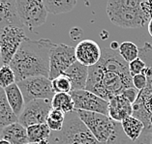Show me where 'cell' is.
<instances>
[{
    "instance_id": "obj_6",
    "label": "cell",
    "mask_w": 152,
    "mask_h": 144,
    "mask_svg": "<svg viewBox=\"0 0 152 144\" xmlns=\"http://www.w3.org/2000/svg\"><path fill=\"white\" fill-rule=\"evenodd\" d=\"M76 113L99 142L109 143L125 136L121 123L113 121L110 116L83 110H76Z\"/></svg>"
},
{
    "instance_id": "obj_15",
    "label": "cell",
    "mask_w": 152,
    "mask_h": 144,
    "mask_svg": "<svg viewBox=\"0 0 152 144\" xmlns=\"http://www.w3.org/2000/svg\"><path fill=\"white\" fill-rule=\"evenodd\" d=\"M133 115V105L121 94L109 101V116L113 121L121 123L125 118Z\"/></svg>"
},
{
    "instance_id": "obj_31",
    "label": "cell",
    "mask_w": 152,
    "mask_h": 144,
    "mask_svg": "<svg viewBox=\"0 0 152 144\" xmlns=\"http://www.w3.org/2000/svg\"><path fill=\"white\" fill-rule=\"evenodd\" d=\"M81 34H83V32H81V29L77 28V27H74V28L71 29V31H70V36L72 37L73 40H77Z\"/></svg>"
},
{
    "instance_id": "obj_28",
    "label": "cell",
    "mask_w": 152,
    "mask_h": 144,
    "mask_svg": "<svg viewBox=\"0 0 152 144\" xmlns=\"http://www.w3.org/2000/svg\"><path fill=\"white\" fill-rule=\"evenodd\" d=\"M132 81H133V86H134L137 90L142 91L146 86V82H147L146 76L144 75V73L137 75L132 77Z\"/></svg>"
},
{
    "instance_id": "obj_8",
    "label": "cell",
    "mask_w": 152,
    "mask_h": 144,
    "mask_svg": "<svg viewBox=\"0 0 152 144\" xmlns=\"http://www.w3.org/2000/svg\"><path fill=\"white\" fill-rule=\"evenodd\" d=\"M17 84L23 93L25 104L34 100L51 101L55 94L51 85V80L45 76L29 77Z\"/></svg>"
},
{
    "instance_id": "obj_26",
    "label": "cell",
    "mask_w": 152,
    "mask_h": 144,
    "mask_svg": "<svg viewBox=\"0 0 152 144\" xmlns=\"http://www.w3.org/2000/svg\"><path fill=\"white\" fill-rule=\"evenodd\" d=\"M15 83H17V81L13 70L9 65H3L0 69V87L5 89Z\"/></svg>"
},
{
    "instance_id": "obj_29",
    "label": "cell",
    "mask_w": 152,
    "mask_h": 144,
    "mask_svg": "<svg viewBox=\"0 0 152 144\" xmlns=\"http://www.w3.org/2000/svg\"><path fill=\"white\" fill-rule=\"evenodd\" d=\"M139 93H140V91L137 90L135 87H130V88H127V89H125L121 93V95L123 96L124 98L127 99L128 101L133 105L137 101V99H138Z\"/></svg>"
},
{
    "instance_id": "obj_35",
    "label": "cell",
    "mask_w": 152,
    "mask_h": 144,
    "mask_svg": "<svg viewBox=\"0 0 152 144\" xmlns=\"http://www.w3.org/2000/svg\"><path fill=\"white\" fill-rule=\"evenodd\" d=\"M0 144H11L10 142H8L7 140H5V139H0Z\"/></svg>"
},
{
    "instance_id": "obj_30",
    "label": "cell",
    "mask_w": 152,
    "mask_h": 144,
    "mask_svg": "<svg viewBox=\"0 0 152 144\" xmlns=\"http://www.w3.org/2000/svg\"><path fill=\"white\" fill-rule=\"evenodd\" d=\"M134 144H151L150 143V135L148 134H142V135L137 140Z\"/></svg>"
},
{
    "instance_id": "obj_27",
    "label": "cell",
    "mask_w": 152,
    "mask_h": 144,
    "mask_svg": "<svg viewBox=\"0 0 152 144\" xmlns=\"http://www.w3.org/2000/svg\"><path fill=\"white\" fill-rule=\"evenodd\" d=\"M145 69H146L145 63H144L140 57L137 58L136 60L132 61L131 63H129V72L132 77L137 75L143 73L144 71H145Z\"/></svg>"
},
{
    "instance_id": "obj_2",
    "label": "cell",
    "mask_w": 152,
    "mask_h": 144,
    "mask_svg": "<svg viewBox=\"0 0 152 144\" xmlns=\"http://www.w3.org/2000/svg\"><path fill=\"white\" fill-rule=\"evenodd\" d=\"M53 44L49 39H25L15 54L10 67L16 76L17 83L29 77L50 75V54Z\"/></svg>"
},
{
    "instance_id": "obj_36",
    "label": "cell",
    "mask_w": 152,
    "mask_h": 144,
    "mask_svg": "<svg viewBox=\"0 0 152 144\" xmlns=\"http://www.w3.org/2000/svg\"><path fill=\"white\" fill-rule=\"evenodd\" d=\"M3 66V62H2V58H1V52H0V69L2 68Z\"/></svg>"
},
{
    "instance_id": "obj_33",
    "label": "cell",
    "mask_w": 152,
    "mask_h": 144,
    "mask_svg": "<svg viewBox=\"0 0 152 144\" xmlns=\"http://www.w3.org/2000/svg\"><path fill=\"white\" fill-rule=\"evenodd\" d=\"M147 28H148V33H149V35L152 37V17L151 20H149V23L147 24Z\"/></svg>"
},
{
    "instance_id": "obj_7",
    "label": "cell",
    "mask_w": 152,
    "mask_h": 144,
    "mask_svg": "<svg viewBox=\"0 0 152 144\" xmlns=\"http://www.w3.org/2000/svg\"><path fill=\"white\" fill-rule=\"evenodd\" d=\"M16 7L21 24L29 30L46 23L48 12L43 0H16Z\"/></svg>"
},
{
    "instance_id": "obj_39",
    "label": "cell",
    "mask_w": 152,
    "mask_h": 144,
    "mask_svg": "<svg viewBox=\"0 0 152 144\" xmlns=\"http://www.w3.org/2000/svg\"><path fill=\"white\" fill-rule=\"evenodd\" d=\"M0 139H1V132H0Z\"/></svg>"
},
{
    "instance_id": "obj_4",
    "label": "cell",
    "mask_w": 152,
    "mask_h": 144,
    "mask_svg": "<svg viewBox=\"0 0 152 144\" xmlns=\"http://www.w3.org/2000/svg\"><path fill=\"white\" fill-rule=\"evenodd\" d=\"M50 144H134L127 136L115 141L101 143L88 131L76 111L66 114L64 126L60 132H53L49 138Z\"/></svg>"
},
{
    "instance_id": "obj_10",
    "label": "cell",
    "mask_w": 152,
    "mask_h": 144,
    "mask_svg": "<svg viewBox=\"0 0 152 144\" xmlns=\"http://www.w3.org/2000/svg\"><path fill=\"white\" fill-rule=\"evenodd\" d=\"M26 38L21 27L10 26L0 30V52L3 65H10L15 54Z\"/></svg>"
},
{
    "instance_id": "obj_23",
    "label": "cell",
    "mask_w": 152,
    "mask_h": 144,
    "mask_svg": "<svg viewBox=\"0 0 152 144\" xmlns=\"http://www.w3.org/2000/svg\"><path fill=\"white\" fill-rule=\"evenodd\" d=\"M28 141L31 143H39L42 140L49 139L51 135V131L47 124L33 125L26 128Z\"/></svg>"
},
{
    "instance_id": "obj_22",
    "label": "cell",
    "mask_w": 152,
    "mask_h": 144,
    "mask_svg": "<svg viewBox=\"0 0 152 144\" xmlns=\"http://www.w3.org/2000/svg\"><path fill=\"white\" fill-rule=\"evenodd\" d=\"M51 108L61 110L65 114L75 111L73 99L70 93H56L51 100Z\"/></svg>"
},
{
    "instance_id": "obj_13",
    "label": "cell",
    "mask_w": 152,
    "mask_h": 144,
    "mask_svg": "<svg viewBox=\"0 0 152 144\" xmlns=\"http://www.w3.org/2000/svg\"><path fill=\"white\" fill-rule=\"evenodd\" d=\"M77 61L85 67H93L98 63L102 56L101 47L93 40L85 39L75 47Z\"/></svg>"
},
{
    "instance_id": "obj_37",
    "label": "cell",
    "mask_w": 152,
    "mask_h": 144,
    "mask_svg": "<svg viewBox=\"0 0 152 144\" xmlns=\"http://www.w3.org/2000/svg\"><path fill=\"white\" fill-rule=\"evenodd\" d=\"M150 143L152 144V134L150 135Z\"/></svg>"
},
{
    "instance_id": "obj_20",
    "label": "cell",
    "mask_w": 152,
    "mask_h": 144,
    "mask_svg": "<svg viewBox=\"0 0 152 144\" xmlns=\"http://www.w3.org/2000/svg\"><path fill=\"white\" fill-rule=\"evenodd\" d=\"M17 122L18 117L7 101L5 90L0 87V131Z\"/></svg>"
},
{
    "instance_id": "obj_32",
    "label": "cell",
    "mask_w": 152,
    "mask_h": 144,
    "mask_svg": "<svg viewBox=\"0 0 152 144\" xmlns=\"http://www.w3.org/2000/svg\"><path fill=\"white\" fill-rule=\"evenodd\" d=\"M119 44H118L117 42H113L112 44H110V49H112V50H114V51H116L118 49H119Z\"/></svg>"
},
{
    "instance_id": "obj_18",
    "label": "cell",
    "mask_w": 152,
    "mask_h": 144,
    "mask_svg": "<svg viewBox=\"0 0 152 144\" xmlns=\"http://www.w3.org/2000/svg\"><path fill=\"white\" fill-rule=\"evenodd\" d=\"M4 90L7 97V101H8L11 108H12L14 113L16 114V116L18 118L21 112L23 111L25 106V102L20 87H18L17 83H15L13 85L5 88Z\"/></svg>"
},
{
    "instance_id": "obj_21",
    "label": "cell",
    "mask_w": 152,
    "mask_h": 144,
    "mask_svg": "<svg viewBox=\"0 0 152 144\" xmlns=\"http://www.w3.org/2000/svg\"><path fill=\"white\" fill-rule=\"evenodd\" d=\"M48 13L59 15L72 11L77 5L76 0H43Z\"/></svg>"
},
{
    "instance_id": "obj_12",
    "label": "cell",
    "mask_w": 152,
    "mask_h": 144,
    "mask_svg": "<svg viewBox=\"0 0 152 144\" xmlns=\"http://www.w3.org/2000/svg\"><path fill=\"white\" fill-rule=\"evenodd\" d=\"M76 110L95 112L109 116V102L87 90H75L70 92Z\"/></svg>"
},
{
    "instance_id": "obj_11",
    "label": "cell",
    "mask_w": 152,
    "mask_h": 144,
    "mask_svg": "<svg viewBox=\"0 0 152 144\" xmlns=\"http://www.w3.org/2000/svg\"><path fill=\"white\" fill-rule=\"evenodd\" d=\"M51 109V101L50 100H34L25 104L23 111L18 118V122L25 128L33 125L46 124Z\"/></svg>"
},
{
    "instance_id": "obj_3",
    "label": "cell",
    "mask_w": 152,
    "mask_h": 144,
    "mask_svg": "<svg viewBox=\"0 0 152 144\" xmlns=\"http://www.w3.org/2000/svg\"><path fill=\"white\" fill-rule=\"evenodd\" d=\"M107 14L110 21L119 27H143L152 17V0H112L107 3Z\"/></svg>"
},
{
    "instance_id": "obj_5",
    "label": "cell",
    "mask_w": 152,
    "mask_h": 144,
    "mask_svg": "<svg viewBox=\"0 0 152 144\" xmlns=\"http://www.w3.org/2000/svg\"><path fill=\"white\" fill-rule=\"evenodd\" d=\"M145 63L146 86L140 91L138 99L133 104V116L138 118L144 125V134H152V46L145 43L140 49V56Z\"/></svg>"
},
{
    "instance_id": "obj_25",
    "label": "cell",
    "mask_w": 152,
    "mask_h": 144,
    "mask_svg": "<svg viewBox=\"0 0 152 144\" xmlns=\"http://www.w3.org/2000/svg\"><path fill=\"white\" fill-rule=\"evenodd\" d=\"M51 85L55 94L56 93H70L72 91L71 81L67 76L61 75L51 80Z\"/></svg>"
},
{
    "instance_id": "obj_17",
    "label": "cell",
    "mask_w": 152,
    "mask_h": 144,
    "mask_svg": "<svg viewBox=\"0 0 152 144\" xmlns=\"http://www.w3.org/2000/svg\"><path fill=\"white\" fill-rule=\"evenodd\" d=\"M1 132V138L7 140L11 144H26L28 143L27 130L18 122L9 125Z\"/></svg>"
},
{
    "instance_id": "obj_14",
    "label": "cell",
    "mask_w": 152,
    "mask_h": 144,
    "mask_svg": "<svg viewBox=\"0 0 152 144\" xmlns=\"http://www.w3.org/2000/svg\"><path fill=\"white\" fill-rule=\"evenodd\" d=\"M10 26L23 28L17 11L16 0H0V30Z\"/></svg>"
},
{
    "instance_id": "obj_1",
    "label": "cell",
    "mask_w": 152,
    "mask_h": 144,
    "mask_svg": "<svg viewBox=\"0 0 152 144\" xmlns=\"http://www.w3.org/2000/svg\"><path fill=\"white\" fill-rule=\"evenodd\" d=\"M133 86L129 64L119 53L110 49H102L100 61L88 68V79L85 90L109 102Z\"/></svg>"
},
{
    "instance_id": "obj_34",
    "label": "cell",
    "mask_w": 152,
    "mask_h": 144,
    "mask_svg": "<svg viewBox=\"0 0 152 144\" xmlns=\"http://www.w3.org/2000/svg\"><path fill=\"white\" fill-rule=\"evenodd\" d=\"M100 36H101V38L103 39V40H106L107 37H109V33H107L106 30H103L102 32H101V34H100Z\"/></svg>"
},
{
    "instance_id": "obj_9",
    "label": "cell",
    "mask_w": 152,
    "mask_h": 144,
    "mask_svg": "<svg viewBox=\"0 0 152 144\" xmlns=\"http://www.w3.org/2000/svg\"><path fill=\"white\" fill-rule=\"evenodd\" d=\"M75 62H77L75 47L65 44H53L50 54L49 79L53 80L63 75Z\"/></svg>"
},
{
    "instance_id": "obj_19",
    "label": "cell",
    "mask_w": 152,
    "mask_h": 144,
    "mask_svg": "<svg viewBox=\"0 0 152 144\" xmlns=\"http://www.w3.org/2000/svg\"><path fill=\"white\" fill-rule=\"evenodd\" d=\"M121 127L125 135L131 140L136 142L144 132V125L140 120L134 116H129L121 122Z\"/></svg>"
},
{
    "instance_id": "obj_16",
    "label": "cell",
    "mask_w": 152,
    "mask_h": 144,
    "mask_svg": "<svg viewBox=\"0 0 152 144\" xmlns=\"http://www.w3.org/2000/svg\"><path fill=\"white\" fill-rule=\"evenodd\" d=\"M71 81L72 91L84 90L86 88L88 79V67L81 65L79 62H75L71 67L68 68L63 73Z\"/></svg>"
},
{
    "instance_id": "obj_24",
    "label": "cell",
    "mask_w": 152,
    "mask_h": 144,
    "mask_svg": "<svg viewBox=\"0 0 152 144\" xmlns=\"http://www.w3.org/2000/svg\"><path fill=\"white\" fill-rule=\"evenodd\" d=\"M118 53L129 64L132 61L136 60L137 58H139L140 49L134 43L123 42L122 44H120L119 49H118Z\"/></svg>"
},
{
    "instance_id": "obj_38",
    "label": "cell",
    "mask_w": 152,
    "mask_h": 144,
    "mask_svg": "<svg viewBox=\"0 0 152 144\" xmlns=\"http://www.w3.org/2000/svg\"><path fill=\"white\" fill-rule=\"evenodd\" d=\"M26 144H39V143H31V142H28V143H26Z\"/></svg>"
}]
</instances>
